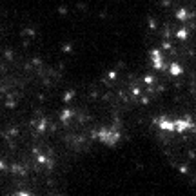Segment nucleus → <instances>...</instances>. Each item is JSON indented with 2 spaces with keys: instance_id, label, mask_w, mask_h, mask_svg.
Returning <instances> with one entry per match:
<instances>
[{
  "instance_id": "1",
  "label": "nucleus",
  "mask_w": 196,
  "mask_h": 196,
  "mask_svg": "<svg viewBox=\"0 0 196 196\" xmlns=\"http://www.w3.org/2000/svg\"><path fill=\"white\" fill-rule=\"evenodd\" d=\"M120 138H122V133L116 131V129H105V127H102L100 131H98V140H100L103 145L114 147V145L120 142Z\"/></svg>"
},
{
  "instance_id": "2",
  "label": "nucleus",
  "mask_w": 196,
  "mask_h": 196,
  "mask_svg": "<svg viewBox=\"0 0 196 196\" xmlns=\"http://www.w3.org/2000/svg\"><path fill=\"white\" fill-rule=\"evenodd\" d=\"M153 124H156L160 131H165V133H176V124L174 120H169L167 116H158V118L153 120Z\"/></svg>"
},
{
  "instance_id": "3",
  "label": "nucleus",
  "mask_w": 196,
  "mask_h": 196,
  "mask_svg": "<svg viewBox=\"0 0 196 196\" xmlns=\"http://www.w3.org/2000/svg\"><path fill=\"white\" fill-rule=\"evenodd\" d=\"M151 60H153V67L156 69V71H167V64L163 62V55H162V51L160 49H156V47H153L151 49Z\"/></svg>"
},
{
  "instance_id": "4",
  "label": "nucleus",
  "mask_w": 196,
  "mask_h": 196,
  "mask_svg": "<svg viewBox=\"0 0 196 196\" xmlns=\"http://www.w3.org/2000/svg\"><path fill=\"white\" fill-rule=\"evenodd\" d=\"M174 124H176V133H187V131H191V129H196L194 122H193V118L191 116H185V118H176L174 120Z\"/></svg>"
},
{
  "instance_id": "5",
  "label": "nucleus",
  "mask_w": 196,
  "mask_h": 196,
  "mask_svg": "<svg viewBox=\"0 0 196 196\" xmlns=\"http://www.w3.org/2000/svg\"><path fill=\"white\" fill-rule=\"evenodd\" d=\"M174 17H176V20H180V22H187V20H191V18L194 17L193 13H189L187 9H178L176 13H174Z\"/></svg>"
},
{
  "instance_id": "6",
  "label": "nucleus",
  "mask_w": 196,
  "mask_h": 196,
  "mask_svg": "<svg viewBox=\"0 0 196 196\" xmlns=\"http://www.w3.org/2000/svg\"><path fill=\"white\" fill-rule=\"evenodd\" d=\"M169 73L172 75V77H180V75L183 73V67L180 66L178 62H171L169 64Z\"/></svg>"
},
{
  "instance_id": "7",
  "label": "nucleus",
  "mask_w": 196,
  "mask_h": 196,
  "mask_svg": "<svg viewBox=\"0 0 196 196\" xmlns=\"http://www.w3.org/2000/svg\"><path fill=\"white\" fill-rule=\"evenodd\" d=\"M187 36H189V29L187 27H180L178 31H176V38H178V40H187Z\"/></svg>"
},
{
  "instance_id": "8",
  "label": "nucleus",
  "mask_w": 196,
  "mask_h": 196,
  "mask_svg": "<svg viewBox=\"0 0 196 196\" xmlns=\"http://www.w3.org/2000/svg\"><path fill=\"white\" fill-rule=\"evenodd\" d=\"M71 116H73V111H71V109H64V111L60 113V120H62V122H67Z\"/></svg>"
},
{
  "instance_id": "9",
  "label": "nucleus",
  "mask_w": 196,
  "mask_h": 196,
  "mask_svg": "<svg viewBox=\"0 0 196 196\" xmlns=\"http://www.w3.org/2000/svg\"><path fill=\"white\" fill-rule=\"evenodd\" d=\"M131 93H133V96L140 98V96H142V87H140V85H133V87H131Z\"/></svg>"
},
{
  "instance_id": "10",
  "label": "nucleus",
  "mask_w": 196,
  "mask_h": 196,
  "mask_svg": "<svg viewBox=\"0 0 196 196\" xmlns=\"http://www.w3.org/2000/svg\"><path fill=\"white\" fill-rule=\"evenodd\" d=\"M45 127H47V120L42 118V120H40V124L36 125V131H38V133H44V131H45Z\"/></svg>"
},
{
  "instance_id": "11",
  "label": "nucleus",
  "mask_w": 196,
  "mask_h": 196,
  "mask_svg": "<svg viewBox=\"0 0 196 196\" xmlns=\"http://www.w3.org/2000/svg\"><path fill=\"white\" fill-rule=\"evenodd\" d=\"M162 49H165V51H171L172 49V44L169 42V38H163L162 40Z\"/></svg>"
},
{
  "instance_id": "12",
  "label": "nucleus",
  "mask_w": 196,
  "mask_h": 196,
  "mask_svg": "<svg viewBox=\"0 0 196 196\" xmlns=\"http://www.w3.org/2000/svg\"><path fill=\"white\" fill-rule=\"evenodd\" d=\"M144 84L145 85H153L154 84V77H153V75H145V77H144Z\"/></svg>"
},
{
  "instance_id": "13",
  "label": "nucleus",
  "mask_w": 196,
  "mask_h": 196,
  "mask_svg": "<svg viewBox=\"0 0 196 196\" xmlns=\"http://www.w3.org/2000/svg\"><path fill=\"white\" fill-rule=\"evenodd\" d=\"M73 94H75V91H67V93L62 94V102H69L71 98H73Z\"/></svg>"
},
{
  "instance_id": "14",
  "label": "nucleus",
  "mask_w": 196,
  "mask_h": 196,
  "mask_svg": "<svg viewBox=\"0 0 196 196\" xmlns=\"http://www.w3.org/2000/svg\"><path fill=\"white\" fill-rule=\"evenodd\" d=\"M36 163H47V156L45 154H36Z\"/></svg>"
},
{
  "instance_id": "15",
  "label": "nucleus",
  "mask_w": 196,
  "mask_h": 196,
  "mask_svg": "<svg viewBox=\"0 0 196 196\" xmlns=\"http://www.w3.org/2000/svg\"><path fill=\"white\" fill-rule=\"evenodd\" d=\"M116 77H118V73H116L114 69H111V71H107V78H109V80H116Z\"/></svg>"
},
{
  "instance_id": "16",
  "label": "nucleus",
  "mask_w": 196,
  "mask_h": 196,
  "mask_svg": "<svg viewBox=\"0 0 196 196\" xmlns=\"http://www.w3.org/2000/svg\"><path fill=\"white\" fill-rule=\"evenodd\" d=\"M149 102H151L149 96H140V103H142V105H149Z\"/></svg>"
},
{
  "instance_id": "17",
  "label": "nucleus",
  "mask_w": 196,
  "mask_h": 196,
  "mask_svg": "<svg viewBox=\"0 0 196 196\" xmlns=\"http://www.w3.org/2000/svg\"><path fill=\"white\" fill-rule=\"evenodd\" d=\"M156 27H158V24H156V20H154V18H149V29H156Z\"/></svg>"
},
{
  "instance_id": "18",
  "label": "nucleus",
  "mask_w": 196,
  "mask_h": 196,
  "mask_svg": "<svg viewBox=\"0 0 196 196\" xmlns=\"http://www.w3.org/2000/svg\"><path fill=\"white\" fill-rule=\"evenodd\" d=\"M6 105H8L9 109H13V107H15V105H17V102H15V100H13V98H8V102H6Z\"/></svg>"
},
{
  "instance_id": "19",
  "label": "nucleus",
  "mask_w": 196,
  "mask_h": 196,
  "mask_svg": "<svg viewBox=\"0 0 196 196\" xmlns=\"http://www.w3.org/2000/svg\"><path fill=\"white\" fill-rule=\"evenodd\" d=\"M178 171H180V174H187V165H180Z\"/></svg>"
},
{
  "instance_id": "20",
  "label": "nucleus",
  "mask_w": 196,
  "mask_h": 196,
  "mask_svg": "<svg viewBox=\"0 0 196 196\" xmlns=\"http://www.w3.org/2000/svg\"><path fill=\"white\" fill-rule=\"evenodd\" d=\"M62 51L69 53V51H71V44H64V45H62Z\"/></svg>"
},
{
  "instance_id": "21",
  "label": "nucleus",
  "mask_w": 196,
  "mask_h": 196,
  "mask_svg": "<svg viewBox=\"0 0 196 196\" xmlns=\"http://www.w3.org/2000/svg\"><path fill=\"white\" fill-rule=\"evenodd\" d=\"M6 58H8V60H13V53H11V51H6Z\"/></svg>"
},
{
  "instance_id": "22",
  "label": "nucleus",
  "mask_w": 196,
  "mask_h": 196,
  "mask_svg": "<svg viewBox=\"0 0 196 196\" xmlns=\"http://www.w3.org/2000/svg\"><path fill=\"white\" fill-rule=\"evenodd\" d=\"M58 13H60V15H66V13H67V9H66V8H58Z\"/></svg>"
},
{
  "instance_id": "23",
  "label": "nucleus",
  "mask_w": 196,
  "mask_h": 196,
  "mask_svg": "<svg viewBox=\"0 0 196 196\" xmlns=\"http://www.w3.org/2000/svg\"><path fill=\"white\" fill-rule=\"evenodd\" d=\"M33 64H34V66H40V64H42V60H40V58H33Z\"/></svg>"
},
{
  "instance_id": "24",
  "label": "nucleus",
  "mask_w": 196,
  "mask_h": 196,
  "mask_svg": "<svg viewBox=\"0 0 196 196\" xmlns=\"http://www.w3.org/2000/svg\"><path fill=\"white\" fill-rule=\"evenodd\" d=\"M189 158H196V153H194V151H189Z\"/></svg>"
}]
</instances>
